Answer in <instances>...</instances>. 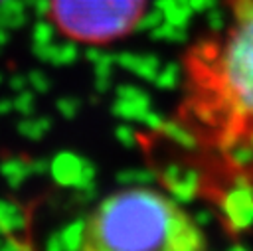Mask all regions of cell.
<instances>
[{"label":"cell","mask_w":253,"mask_h":251,"mask_svg":"<svg viewBox=\"0 0 253 251\" xmlns=\"http://www.w3.org/2000/svg\"><path fill=\"white\" fill-rule=\"evenodd\" d=\"M221 6L223 24L180 57V97L162 140L190 152L208 190L253 202V0Z\"/></svg>","instance_id":"cell-1"},{"label":"cell","mask_w":253,"mask_h":251,"mask_svg":"<svg viewBox=\"0 0 253 251\" xmlns=\"http://www.w3.org/2000/svg\"><path fill=\"white\" fill-rule=\"evenodd\" d=\"M77 251H208V239L176 198L152 186H128L87 213Z\"/></svg>","instance_id":"cell-2"},{"label":"cell","mask_w":253,"mask_h":251,"mask_svg":"<svg viewBox=\"0 0 253 251\" xmlns=\"http://www.w3.org/2000/svg\"><path fill=\"white\" fill-rule=\"evenodd\" d=\"M150 0H47L45 18L67 42L107 47L132 36Z\"/></svg>","instance_id":"cell-3"}]
</instances>
